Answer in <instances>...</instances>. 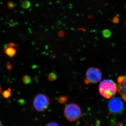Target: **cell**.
Here are the masks:
<instances>
[{
	"instance_id": "17",
	"label": "cell",
	"mask_w": 126,
	"mask_h": 126,
	"mask_svg": "<svg viewBox=\"0 0 126 126\" xmlns=\"http://www.w3.org/2000/svg\"><path fill=\"white\" fill-rule=\"evenodd\" d=\"M0 126H2V125H1L0 123Z\"/></svg>"
},
{
	"instance_id": "16",
	"label": "cell",
	"mask_w": 126,
	"mask_h": 126,
	"mask_svg": "<svg viewBox=\"0 0 126 126\" xmlns=\"http://www.w3.org/2000/svg\"><path fill=\"white\" fill-rule=\"evenodd\" d=\"M2 93V89L1 88V87L0 86V94H1V93Z\"/></svg>"
},
{
	"instance_id": "2",
	"label": "cell",
	"mask_w": 126,
	"mask_h": 126,
	"mask_svg": "<svg viewBox=\"0 0 126 126\" xmlns=\"http://www.w3.org/2000/svg\"><path fill=\"white\" fill-rule=\"evenodd\" d=\"M63 114L64 117L70 122L78 121L82 115L81 108L78 104L74 103H69L64 109Z\"/></svg>"
},
{
	"instance_id": "13",
	"label": "cell",
	"mask_w": 126,
	"mask_h": 126,
	"mask_svg": "<svg viewBox=\"0 0 126 126\" xmlns=\"http://www.w3.org/2000/svg\"><path fill=\"white\" fill-rule=\"evenodd\" d=\"M6 68H7V70H9V72H10V71L12 70V68H13V65L11 64L10 62H7V64H6Z\"/></svg>"
},
{
	"instance_id": "11",
	"label": "cell",
	"mask_w": 126,
	"mask_h": 126,
	"mask_svg": "<svg viewBox=\"0 0 126 126\" xmlns=\"http://www.w3.org/2000/svg\"><path fill=\"white\" fill-rule=\"evenodd\" d=\"M67 96H61L59 98V101L61 103H64L67 101Z\"/></svg>"
},
{
	"instance_id": "14",
	"label": "cell",
	"mask_w": 126,
	"mask_h": 126,
	"mask_svg": "<svg viewBox=\"0 0 126 126\" xmlns=\"http://www.w3.org/2000/svg\"><path fill=\"white\" fill-rule=\"evenodd\" d=\"M45 126H60L56 123L52 122L47 123Z\"/></svg>"
},
{
	"instance_id": "8",
	"label": "cell",
	"mask_w": 126,
	"mask_h": 126,
	"mask_svg": "<svg viewBox=\"0 0 126 126\" xmlns=\"http://www.w3.org/2000/svg\"><path fill=\"white\" fill-rule=\"evenodd\" d=\"M11 89L10 88L8 89L3 91L2 93V96L5 98H8L11 96Z\"/></svg>"
},
{
	"instance_id": "6",
	"label": "cell",
	"mask_w": 126,
	"mask_h": 126,
	"mask_svg": "<svg viewBox=\"0 0 126 126\" xmlns=\"http://www.w3.org/2000/svg\"><path fill=\"white\" fill-rule=\"evenodd\" d=\"M117 86L119 94L126 101V73L125 75L120 76L118 78Z\"/></svg>"
},
{
	"instance_id": "9",
	"label": "cell",
	"mask_w": 126,
	"mask_h": 126,
	"mask_svg": "<svg viewBox=\"0 0 126 126\" xmlns=\"http://www.w3.org/2000/svg\"><path fill=\"white\" fill-rule=\"evenodd\" d=\"M22 81L25 84H28L31 82V78L28 75H24L22 78Z\"/></svg>"
},
{
	"instance_id": "4",
	"label": "cell",
	"mask_w": 126,
	"mask_h": 126,
	"mask_svg": "<svg viewBox=\"0 0 126 126\" xmlns=\"http://www.w3.org/2000/svg\"><path fill=\"white\" fill-rule=\"evenodd\" d=\"M85 82L87 84L96 83L101 81L102 78L101 72L99 68L91 67L87 70Z\"/></svg>"
},
{
	"instance_id": "7",
	"label": "cell",
	"mask_w": 126,
	"mask_h": 126,
	"mask_svg": "<svg viewBox=\"0 0 126 126\" xmlns=\"http://www.w3.org/2000/svg\"><path fill=\"white\" fill-rule=\"evenodd\" d=\"M16 52L17 50L16 48L6 47L4 49V52L5 53L11 58H14L15 56Z\"/></svg>"
},
{
	"instance_id": "1",
	"label": "cell",
	"mask_w": 126,
	"mask_h": 126,
	"mask_svg": "<svg viewBox=\"0 0 126 126\" xmlns=\"http://www.w3.org/2000/svg\"><path fill=\"white\" fill-rule=\"evenodd\" d=\"M99 91L103 97L109 99L116 93L118 91L117 86L111 79H104L99 84Z\"/></svg>"
},
{
	"instance_id": "15",
	"label": "cell",
	"mask_w": 126,
	"mask_h": 126,
	"mask_svg": "<svg viewBox=\"0 0 126 126\" xmlns=\"http://www.w3.org/2000/svg\"><path fill=\"white\" fill-rule=\"evenodd\" d=\"M30 5V2H29V1H25L23 3V6L25 8L29 7Z\"/></svg>"
},
{
	"instance_id": "12",
	"label": "cell",
	"mask_w": 126,
	"mask_h": 126,
	"mask_svg": "<svg viewBox=\"0 0 126 126\" xmlns=\"http://www.w3.org/2000/svg\"><path fill=\"white\" fill-rule=\"evenodd\" d=\"M17 47V45L16 44L14 43H9L7 45V47H9V48H16Z\"/></svg>"
},
{
	"instance_id": "5",
	"label": "cell",
	"mask_w": 126,
	"mask_h": 126,
	"mask_svg": "<svg viewBox=\"0 0 126 126\" xmlns=\"http://www.w3.org/2000/svg\"><path fill=\"white\" fill-rule=\"evenodd\" d=\"M109 107L112 112H119L123 109V102L119 98H113L109 102Z\"/></svg>"
},
{
	"instance_id": "3",
	"label": "cell",
	"mask_w": 126,
	"mask_h": 126,
	"mask_svg": "<svg viewBox=\"0 0 126 126\" xmlns=\"http://www.w3.org/2000/svg\"><path fill=\"white\" fill-rule=\"evenodd\" d=\"M49 104L48 97L43 94H37L34 98L33 101L34 108L39 112H43L47 110Z\"/></svg>"
},
{
	"instance_id": "10",
	"label": "cell",
	"mask_w": 126,
	"mask_h": 126,
	"mask_svg": "<svg viewBox=\"0 0 126 126\" xmlns=\"http://www.w3.org/2000/svg\"><path fill=\"white\" fill-rule=\"evenodd\" d=\"M56 79V74L53 73H51L49 75L48 79L50 81H53L55 80Z\"/></svg>"
}]
</instances>
